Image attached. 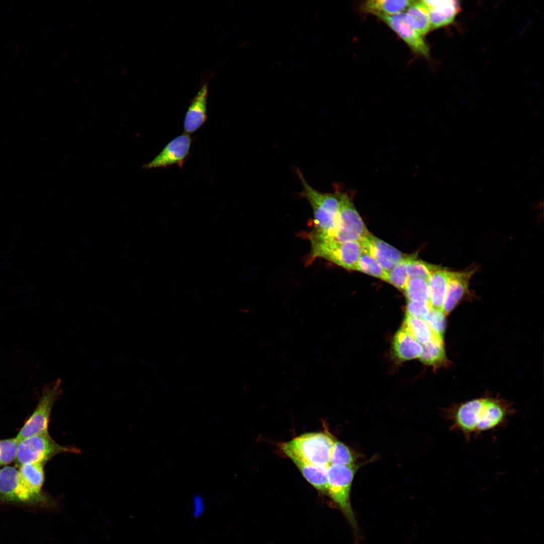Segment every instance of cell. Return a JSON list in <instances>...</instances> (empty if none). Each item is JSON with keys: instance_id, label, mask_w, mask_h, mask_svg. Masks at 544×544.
Masks as SVG:
<instances>
[{"instance_id": "cell-1", "label": "cell", "mask_w": 544, "mask_h": 544, "mask_svg": "<svg viewBox=\"0 0 544 544\" xmlns=\"http://www.w3.org/2000/svg\"><path fill=\"white\" fill-rule=\"evenodd\" d=\"M515 410L505 400L493 397L473 399L444 411L451 431L461 433L468 442L485 432L506 427Z\"/></svg>"}, {"instance_id": "cell-2", "label": "cell", "mask_w": 544, "mask_h": 544, "mask_svg": "<svg viewBox=\"0 0 544 544\" xmlns=\"http://www.w3.org/2000/svg\"><path fill=\"white\" fill-rule=\"evenodd\" d=\"M297 174L303 185L301 195L310 203L314 215V228L310 234L319 237H331L336 227L340 206L339 191L323 193L311 187L299 169Z\"/></svg>"}, {"instance_id": "cell-3", "label": "cell", "mask_w": 544, "mask_h": 544, "mask_svg": "<svg viewBox=\"0 0 544 544\" xmlns=\"http://www.w3.org/2000/svg\"><path fill=\"white\" fill-rule=\"evenodd\" d=\"M335 440L326 432H311L301 435L284 443L308 463L319 467L327 468Z\"/></svg>"}, {"instance_id": "cell-4", "label": "cell", "mask_w": 544, "mask_h": 544, "mask_svg": "<svg viewBox=\"0 0 544 544\" xmlns=\"http://www.w3.org/2000/svg\"><path fill=\"white\" fill-rule=\"evenodd\" d=\"M311 242V258H323L349 270H355L363 252L358 241L337 242L308 236Z\"/></svg>"}, {"instance_id": "cell-5", "label": "cell", "mask_w": 544, "mask_h": 544, "mask_svg": "<svg viewBox=\"0 0 544 544\" xmlns=\"http://www.w3.org/2000/svg\"><path fill=\"white\" fill-rule=\"evenodd\" d=\"M80 451L76 448L57 444L46 433L30 436L19 441L15 460L19 466L26 463L44 464L58 454L78 453Z\"/></svg>"}, {"instance_id": "cell-6", "label": "cell", "mask_w": 544, "mask_h": 544, "mask_svg": "<svg viewBox=\"0 0 544 544\" xmlns=\"http://www.w3.org/2000/svg\"><path fill=\"white\" fill-rule=\"evenodd\" d=\"M356 471L355 465H331L327 468V495L338 506L355 530L357 525L351 507L350 493Z\"/></svg>"}, {"instance_id": "cell-7", "label": "cell", "mask_w": 544, "mask_h": 544, "mask_svg": "<svg viewBox=\"0 0 544 544\" xmlns=\"http://www.w3.org/2000/svg\"><path fill=\"white\" fill-rule=\"evenodd\" d=\"M339 197L337 222L333 235L330 237L314 236L337 242H361L369 232L349 197L339 191Z\"/></svg>"}, {"instance_id": "cell-8", "label": "cell", "mask_w": 544, "mask_h": 544, "mask_svg": "<svg viewBox=\"0 0 544 544\" xmlns=\"http://www.w3.org/2000/svg\"><path fill=\"white\" fill-rule=\"evenodd\" d=\"M60 385V380L57 379L43 388L36 407L16 437L18 442L30 436L48 433L51 411L61 391Z\"/></svg>"}, {"instance_id": "cell-9", "label": "cell", "mask_w": 544, "mask_h": 544, "mask_svg": "<svg viewBox=\"0 0 544 544\" xmlns=\"http://www.w3.org/2000/svg\"><path fill=\"white\" fill-rule=\"evenodd\" d=\"M0 500L23 504L44 503L47 501L42 493L33 490L24 481L18 470L6 466L0 470Z\"/></svg>"}, {"instance_id": "cell-10", "label": "cell", "mask_w": 544, "mask_h": 544, "mask_svg": "<svg viewBox=\"0 0 544 544\" xmlns=\"http://www.w3.org/2000/svg\"><path fill=\"white\" fill-rule=\"evenodd\" d=\"M191 142L189 134L185 133L176 137L152 160L144 165L142 168H166L173 165L182 168L189 157Z\"/></svg>"}, {"instance_id": "cell-11", "label": "cell", "mask_w": 544, "mask_h": 544, "mask_svg": "<svg viewBox=\"0 0 544 544\" xmlns=\"http://www.w3.org/2000/svg\"><path fill=\"white\" fill-rule=\"evenodd\" d=\"M210 74L201 77L199 90L190 100L183 123L184 133L191 134L199 129L207 119L208 84Z\"/></svg>"}, {"instance_id": "cell-12", "label": "cell", "mask_w": 544, "mask_h": 544, "mask_svg": "<svg viewBox=\"0 0 544 544\" xmlns=\"http://www.w3.org/2000/svg\"><path fill=\"white\" fill-rule=\"evenodd\" d=\"M361 243L363 250L368 253L387 272L409 256L370 233Z\"/></svg>"}, {"instance_id": "cell-13", "label": "cell", "mask_w": 544, "mask_h": 544, "mask_svg": "<svg viewBox=\"0 0 544 544\" xmlns=\"http://www.w3.org/2000/svg\"><path fill=\"white\" fill-rule=\"evenodd\" d=\"M378 17L397 33L414 52L426 57L429 56V48L423 36L409 24L404 13Z\"/></svg>"}, {"instance_id": "cell-14", "label": "cell", "mask_w": 544, "mask_h": 544, "mask_svg": "<svg viewBox=\"0 0 544 544\" xmlns=\"http://www.w3.org/2000/svg\"><path fill=\"white\" fill-rule=\"evenodd\" d=\"M283 452L296 465L305 479L319 492L327 495V468H322L308 463L288 448L284 443L280 444Z\"/></svg>"}, {"instance_id": "cell-15", "label": "cell", "mask_w": 544, "mask_h": 544, "mask_svg": "<svg viewBox=\"0 0 544 544\" xmlns=\"http://www.w3.org/2000/svg\"><path fill=\"white\" fill-rule=\"evenodd\" d=\"M474 269L462 271H451L446 296L442 307L445 315L449 314L458 304L467 292L470 279Z\"/></svg>"}, {"instance_id": "cell-16", "label": "cell", "mask_w": 544, "mask_h": 544, "mask_svg": "<svg viewBox=\"0 0 544 544\" xmlns=\"http://www.w3.org/2000/svg\"><path fill=\"white\" fill-rule=\"evenodd\" d=\"M423 1L429 10L430 30L451 24L460 9L459 3L456 1Z\"/></svg>"}, {"instance_id": "cell-17", "label": "cell", "mask_w": 544, "mask_h": 544, "mask_svg": "<svg viewBox=\"0 0 544 544\" xmlns=\"http://www.w3.org/2000/svg\"><path fill=\"white\" fill-rule=\"evenodd\" d=\"M393 348L396 357L401 361L420 357L422 346L403 326L394 335Z\"/></svg>"}, {"instance_id": "cell-18", "label": "cell", "mask_w": 544, "mask_h": 544, "mask_svg": "<svg viewBox=\"0 0 544 544\" xmlns=\"http://www.w3.org/2000/svg\"><path fill=\"white\" fill-rule=\"evenodd\" d=\"M451 271L440 266L428 280L429 302L433 308L442 310Z\"/></svg>"}, {"instance_id": "cell-19", "label": "cell", "mask_w": 544, "mask_h": 544, "mask_svg": "<svg viewBox=\"0 0 544 544\" xmlns=\"http://www.w3.org/2000/svg\"><path fill=\"white\" fill-rule=\"evenodd\" d=\"M414 1L371 0L361 5V10L377 17L400 14L406 11Z\"/></svg>"}, {"instance_id": "cell-20", "label": "cell", "mask_w": 544, "mask_h": 544, "mask_svg": "<svg viewBox=\"0 0 544 544\" xmlns=\"http://www.w3.org/2000/svg\"><path fill=\"white\" fill-rule=\"evenodd\" d=\"M404 16L409 24L422 36L430 31L429 10L423 1H414Z\"/></svg>"}, {"instance_id": "cell-21", "label": "cell", "mask_w": 544, "mask_h": 544, "mask_svg": "<svg viewBox=\"0 0 544 544\" xmlns=\"http://www.w3.org/2000/svg\"><path fill=\"white\" fill-rule=\"evenodd\" d=\"M420 359L423 363L433 366H439L445 362L443 337L434 334L431 339L423 345Z\"/></svg>"}, {"instance_id": "cell-22", "label": "cell", "mask_w": 544, "mask_h": 544, "mask_svg": "<svg viewBox=\"0 0 544 544\" xmlns=\"http://www.w3.org/2000/svg\"><path fill=\"white\" fill-rule=\"evenodd\" d=\"M19 471L24 481L34 491L42 493L45 477L44 464L26 463L21 465Z\"/></svg>"}, {"instance_id": "cell-23", "label": "cell", "mask_w": 544, "mask_h": 544, "mask_svg": "<svg viewBox=\"0 0 544 544\" xmlns=\"http://www.w3.org/2000/svg\"><path fill=\"white\" fill-rule=\"evenodd\" d=\"M402 326L420 343L425 344L432 338L434 333L423 320L406 315Z\"/></svg>"}, {"instance_id": "cell-24", "label": "cell", "mask_w": 544, "mask_h": 544, "mask_svg": "<svg viewBox=\"0 0 544 544\" xmlns=\"http://www.w3.org/2000/svg\"><path fill=\"white\" fill-rule=\"evenodd\" d=\"M405 264L409 279L421 278L428 281L432 273L440 266L418 259L415 255H409Z\"/></svg>"}, {"instance_id": "cell-25", "label": "cell", "mask_w": 544, "mask_h": 544, "mask_svg": "<svg viewBox=\"0 0 544 544\" xmlns=\"http://www.w3.org/2000/svg\"><path fill=\"white\" fill-rule=\"evenodd\" d=\"M407 301L429 302V291L428 281L421 278L409 280L404 290Z\"/></svg>"}, {"instance_id": "cell-26", "label": "cell", "mask_w": 544, "mask_h": 544, "mask_svg": "<svg viewBox=\"0 0 544 544\" xmlns=\"http://www.w3.org/2000/svg\"><path fill=\"white\" fill-rule=\"evenodd\" d=\"M355 270L386 281L387 272L367 252H363L357 262Z\"/></svg>"}, {"instance_id": "cell-27", "label": "cell", "mask_w": 544, "mask_h": 544, "mask_svg": "<svg viewBox=\"0 0 544 544\" xmlns=\"http://www.w3.org/2000/svg\"><path fill=\"white\" fill-rule=\"evenodd\" d=\"M356 457L353 452L344 443L335 440L329 458V465H354Z\"/></svg>"}, {"instance_id": "cell-28", "label": "cell", "mask_w": 544, "mask_h": 544, "mask_svg": "<svg viewBox=\"0 0 544 544\" xmlns=\"http://www.w3.org/2000/svg\"><path fill=\"white\" fill-rule=\"evenodd\" d=\"M407 258V257H406ZM405 258L387 272L386 281L400 290L405 289L409 281L407 273Z\"/></svg>"}, {"instance_id": "cell-29", "label": "cell", "mask_w": 544, "mask_h": 544, "mask_svg": "<svg viewBox=\"0 0 544 544\" xmlns=\"http://www.w3.org/2000/svg\"><path fill=\"white\" fill-rule=\"evenodd\" d=\"M424 321L434 334L443 337L446 328V319L442 310L432 308Z\"/></svg>"}, {"instance_id": "cell-30", "label": "cell", "mask_w": 544, "mask_h": 544, "mask_svg": "<svg viewBox=\"0 0 544 544\" xmlns=\"http://www.w3.org/2000/svg\"><path fill=\"white\" fill-rule=\"evenodd\" d=\"M18 444L16 437L0 440V465H7L16 459Z\"/></svg>"}, {"instance_id": "cell-31", "label": "cell", "mask_w": 544, "mask_h": 544, "mask_svg": "<svg viewBox=\"0 0 544 544\" xmlns=\"http://www.w3.org/2000/svg\"><path fill=\"white\" fill-rule=\"evenodd\" d=\"M432 308L429 302L407 301L406 314L424 320Z\"/></svg>"}, {"instance_id": "cell-32", "label": "cell", "mask_w": 544, "mask_h": 544, "mask_svg": "<svg viewBox=\"0 0 544 544\" xmlns=\"http://www.w3.org/2000/svg\"><path fill=\"white\" fill-rule=\"evenodd\" d=\"M193 506L195 512H201L203 508V503L201 498L198 496L194 497L193 499Z\"/></svg>"}]
</instances>
